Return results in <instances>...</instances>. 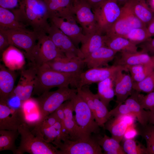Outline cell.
<instances>
[{
  "label": "cell",
  "mask_w": 154,
  "mask_h": 154,
  "mask_svg": "<svg viewBox=\"0 0 154 154\" xmlns=\"http://www.w3.org/2000/svg\"><path fill=\"white\" fill-rule=\"evenodd\" d=\"M78 80V78L75 76L54 70L45 63L37 68L32 95L39 96L55 87L70 85L77 88Z\"/></svg>",
  "instance_id": "6da1fadb"
},
{
  "label": "cell",
  "mask_w": 154,
  "mask_h": 154,
  "mask_svg": "<svg viewBox=\"0 0 154 154\" xmlns=\"http://www.w3.org/2000/svg\"><path fill=\"white\" fill-rule=\"evenodd\" d=\"M18 130L21 139L16 154H61L55 146L46 141L41 134L31 131L27 123L21 124Z\"/></svg>",
  "instance_id": "7a4b0ae2"
},
{
  "label": "cell",
  "mask_w": 154,
  "mask_h": 154,
  "mask_svg": "<svg viewBox=\"0 0 154 154\" xmlns=\"http://www.w3.org/2000/svg\"><path fill=\"white\" fill-rule=\"evenodd\" d=\"M21 17L27 25L37 33L44 32L49 24L50 14L46 3L43 0H24L20 9Z\"/></svg>",
  "instance_id": "3957f363"
},
{
  "label": "cell",
  "mask_w": 154,
  "mask_h": 154,
  "mask_svg": "<svg viewBox=\"0 0 154 154\" xmlns=\"http://www.w3.org/2000/svg\"><path fill=\"white\" fill-rule=\"evenodd\" d=\"M77 93V88L69 87L59 88L55 91L46 92L36 98L39 113V120L35 126L39 125L50 114L65 101L70 100Z\"/></svg>",
  "instance_id": "277c9868"
},
{
  "label": "cell",
  "mask_w": 154,
  "mask_h": 154,
  "mask_svg": "<svg viewBox=\"0 0 154 154\" xmlns=\"http://www.w3.org/2000/svg\"><path fill=\"white\" fill-rule=\"evenodd\" d=\"M70 100L75 113V119L83 138L89 139L92 134H99L100 126L86 103L78 93L75 94Z\"/></svg>",
  "instance_id": "5b68a950"
},
{
  "label": "cell",
  "mask_w": 154,
  "mask_h": 154,
  "mask_svg": "<svg viewBox=\"0 0 154 154\" xmlns=\"http://www.w3.org/2000/svg\"><path fill=\"white\" fill-rule=\"evenodd\" d=\"M36 43L27 58L30 64L37 68L56 58L66 56L44 32L38 33Z\"/></svg>",
  "instance_id": "8992f818"
},
{
  "label": "cell",
  "mask_w": 154,
  "mask_h": 154,
  "mask_svg": "<svg viewBox=\"0 0 154 154\" xmlns=\"http://www.w3.org/2000/svg\"><path fill=\"white\" fill-rule=\"evenodd\" d=\"M146 25L141 21L133 11L131 1L121 7V14L115 22L105 33L108 38L124 37L133 29Z\"/></svg>",
  "instance_id": "52a82bcc"
},
{
  "label": "cell",
  "mask_w": 154,
  "mask_h": 154,
  "mask_svg": "<svg viewBox=\"0 0 154 154\" xmlns=\"http://www.w3.org/2000/svg\"><path fill=\"white\" fill-rule=\"evenodd\" d=\"M95 15L98 32L105 33L119 16L121 7L116 0H105L92 9Z\"/></svg>",
  "instance_id": "ba28073f"
},
{
  "label": "cell",
  "mask_w": 154,
  "mask_h": 154,
  "mask_svg": "<svg viewBox=\"0 0 154 154\" xmlns=\"http://www.w3.org/2000/svg\"><path fill=\"white\" fill-rule=\"evenodd\" d=\"M7 36L10 45L23 49L27 58L30 55L35 45L38 33L26 28L0 29Z\"/></svg>",
  "instance_id": "9c48e42d"
},
{
  "label": "cell",
  "mask_w": 154,
  "mask_h": 154,
  "mask_svg": "<svg viewBox=\"0 0 154 154\" xmlns=\"http://www.w3.org/2000/svg\"><path fill=\"white\" fill-rule=\"evenodd\" d=\"M61 154H102V149L93 137L88 139H66L55 145Z\"/></svg>",
  "instance_id": "30bf717a"
},
{
  "label": "cell",
  "mask_w": 154,
  "mask_h": 154,
  "mask_svg": "<svg viewBox=\"0 0 154 154\" xmlns=\"http://www.w3.org/2000/svg\"><path fill=\"white\" fill-rule=\"evenodd\" d=\"M73 11L76 21L82 28L84 35L99 32L95 15L91 5L86 1L74 0Z\"/></svg>",
  "instance_id": "8fae6325"
},
{
  "label": "cell",
  "mask_w": 154,
  "mask_h": 154,
  "mask_svg": "<svg viewBox=\"0 0 154 154\" xmlns=\"http://www.w3.org/2000/svg\"><path fill=\"white\" fill-rule=\"evenodd\" d=\"M128 72L126 66L115 64L105 67L93 68L83 72L78 78V87L99 83L107 78L112 79L119 71Z\"/></svg>",
  "instance_id": "7c38bea8"
},
{
  "label": "cell",
  "mask_w": 154,
  "mask_h": 154,
  "mask_svg": "<svg viewBox=\"0 0 154 154\" xmlns=\"http://www.w3.org/2000/svg\"><path fill=\"white\" fill-rule=\"evenodd\" d=\"M56 46L69 58L79 57L84 59L80 49L74 44L70 38L51 23L46 31Z\"/></svg>",
  "instance_id": "4fadbf2b"
},
{
  "label": "cell",
  "mask_w": 154,
  "mask_h": 154,
  "mask_svg": "<svg viewBox=\"0 0 154 154\" xmlns=\"http://www.w3.org/2000/svg\"><path fill=\"white\" fill-rule=\"evenodd\" d=\"M37 68L30 64L28 68L21 70L18 84L10 97L15 96L22 101L31 97L34 88Z\"/></svg>",
  "instance_id": "5bb4252c"
},
{
  "label": "cell",
  "mask_w": 154,
  "mask_h": 154,
  "mask_svg": "<svg viewBox=\"0 0 154 154\" xmlns=\"http://www.w3.org/2000/svg\"><path fill=\"white\" fill-rule=\"evenodd\" d=\"M24 123L26 122L21 108H10L6 102L0 101V130H18Z\"/></svg>",
  "instance_id": "9a60e30c"
},
{
  "label": "cell",
  "mask_w": 154,
  "mask_h": 154,
  "mask_svg": "<svg viewBox=\"0 0 154 154\" xmlns=\"http://www.w3.org/2000/svg\"><path fill=\"white\" fill-rule=\"evenodd\" d=\"M46 64L54 70L73 74L78 78L85 64L84 59L80 57L69 58L66 56L56 58Z\"/></svg>",
  "instance_id": "2e32d148"
},
{
  "label": "cell",
  "mask_w": 154,
  "mask_h": 154,
  "mask_svg": "<svg viewBox=\"0 0 154 154\" xmlns=\"http://www.w3.org/2000/svg\"><path fill=\"white\" fill-rule=\"evenodd\" d=\"M51 23L68 37L74 44L78 48L79 44L84 38L82 28L76 21L56 17H50Z\"/></svg>",
  "instance_id": "e0dca14e"
},
{
  "label": "cell",
  "mask_w": 154,
  "mask_h": 154,
  "mask_svg": "<svg viewBox=\"0 0 154 154\" xmlns=\"http://www.w3.org/2000/svg\"><path fill=\"white\" fill-rule=\"evenodd\" d=\"M136 119L135 116L131 115L114 117L108 120L104 127L110 132L112 137L120 143L128 127L135 123Z\"/></svg>",
  "instance_id": "ac0fdd59"
},
{
  "label": "cell",
  "mask_w": 154,
  "mask_h": 154,
  "mask_svg": "<svg viewBox=\"0 0 154 154\" xmlns=\"http://www.w3.org/2000/svg\"><path fill=\"white\" fill-rule=\"evenodd\" d=\"M117 72L112 78L116 102L117 104L124 102L131 94L133 81L130 75L123 72Z\"/></svg>",
  "instance_id": "d6986e66"
},
{
  "label": "cell",
  "mask_w": 154,
  "mask_h": 154,
  "mask_svg": "<svg viewBox=\"0 0 154 154\" xmlns=\"http://www.w3.org/2000/svg\"><path fill=\"white\" fill-rule=\"evenodd\" d=\"M73 0H46L50 18L56 17L76 21L73 11Z\"/></svg>",
  "instance_id": "ffe728a7"
},
{
  "label": "cell",
  "mask_w": 154,
  "mask_h": 154,
  "mask_svg": "<svg viewBox=\"0 0 154 154\" xmlns=\"http://www.w3.org/2000/svg\"><path fill=\"white\" fill-rule=\"evenodd\" d=\"M117 52L105 46L92 52L84 59L89 68L108 66L115 58Z\"/></svg>",
  "instance_id": "44dd1931"
},
{
  "label": "cell",
  "mask_w": 154,
  "mask_h": 154,
  "mask_svg": "<svg viewBox=\"0 0 154 154\" xmlns=\"http://www.w3.org/2000/svg\"><path fill=\"white\" fill-rule=\"evenodd\" d=\"M15 71L0 65V101L7 102L15 88L16 78Z\"/></svg>",
  "instance_id": "7402d4cb"
},
{
  "label": "cell",
  "mask_w": 154,
  "mask_h": 154,
  "mask_svg": "<svg viewBox=\"0 0 154 154\" xmlns=\"http://www.w3.org/2000/svg\"><path fill=\"white\" fill-rule=\"evenodd\" d=\"M65 116L64 126L67 139L72 140L84 139L80 133L76 122L72 102L70 100H67L63 104Z\"/></svg>",
  "instance_id": "603a6c76"
},
{
  "label": "cell",
  "mask_w": 154,
  "mask_h": 154,
  "mask_svg": "<svg viewBox=\"0 0 154 154\" xmlns=\"http://www.w3.org/2000/svg\"><path fill=\"white\" fill-rule=\"evenodd\" d=\"M121 52V57L117 59L115 64L125 66L142 64L150 65L154 67L151 56L142 50L136 52Z\"/></svg>",
  "instance_id": "cb8c5ba5"
},
{
  "label": "cell",
  "mask_w": 154,
  "mask_h": 154,
  "mask_svg": "<svg viewBox=\"0 0 154 154\" xmlns=\"http://www.w3.org/2000/svg\"><path fill=\"white\" fill-rule=\"evenodd\" d=\"M2 59L5 66L13 71L21 69L25 63L23 54L17 47L11 45L3 52Z\"/></svg>",
  "instance_id": "d4e9b609"
},
{
  "label": "cell",
  "mask_w": 154,
  "mask_h": 154,
  "mask_svg": "<svg viewBox=\"0 0 154 154\" xmlns=\"http://www.w3.org/2000/svg\"><path fill=\"white\" fill-rule=\"evenodd\" d=\"M107 38L105 35L97 32L85 35L81 41L80 48L84 56V58L101 47L106 46Z\"/></svg>",
  "instance_id": "484cf974"
},
{
  "label": "cell",
  "mask_w": 154,
  "mask_h": 154,
  "mask_svg": "<svg viewBox=\"0 0 154 154\" xmlns=\"http://www.w3.org/2000/svg\"><path fill=\"white\" fill-rule=\"evenodd\" d=\"M139 92L133 89L131 94L124 103L135 116L139 123L145 125L148 123V113L147 110L146 111L142 108L140 104L138 97Z\"/></svg>",
  "instance_id": "4316f807"
},
{
  "label": "cell",
  "mask_w": 154,
  "mask_h": 154,
  "mask_svg": "<svg viewBox=\"0 0 154 154\" xmlns=\"http://www.w3.org/2000/svg\"><path fill=\"white\" fill-rule=\"evenodd\" d=\"M27 25L12 11L0 7V29L26 28Z\"/></svg>",
  "instance_id": "83f0119b"
},
{
  "label": "cell",
  "mask_w": 154,
  "mask_h": 154,
  "mask_svg": "<svg viewBox=\"0 0 154 154\" xmlns=\"http://www.w3.org/2000/svg\"><path fill=\"white\" fill-rule=\"evenodd\" d=\"M132 9L135 15L146 26L154 17V11L145 0H131Z\"/></svg>",
  "instance_id": "f1b7e54d"
},
{
  "label": "cell",
  "mask_w": 154,
  "mask_h": 154,
  "mask_svg": "<svg viewBox=\"0 0 154 154\" xmlns=\"http://www.w3.org/2000/svg\"><path fill=\"white\" fill-rule=\"evenodd\" d=\"M96 134L93 137L104 151L103 154H126L120 143L112 137H110L105 134L103 136Z\"/></svg>",
  "instance_id": "f546056e"
},
{
  "label": "cell",
  "mask_w": 154,
  "mask_h": 154,
  "mask_svg": "<svg viewBox=\"0 0 154 154\" xmlns=\"http://www.w3.org/2000/svg\"><path fill=\"white\" fill-rule=\"evenodd\" d=\"M106 46L117 52L123 51L130 52L138 51L137 45L124 37H107Z\"/></svg>",
  "instance_id": "4dcf8cb0"
},
{
  "label": "cell",
  "mask_w": 154,
  "mask_h": 154,
  "mask_svg": "<svg viewBox=\"0 0 154 154\" xmlns=\"http://www.w3.org/2000/svg\"><path fill=\"white\" fill-rule=\"evenodd\" d=\"M19 134L18 130H0V151L9 150L16 154L15 142Z\"/></svg>",
  "instance_id": "1f68e13d"
},
{
  "label": "cell",
  "mask_w": 154,
  "mask_h": 154,
  "mask_svg": "<svg viewBox=\"0 0 154 154\" xmlns=\"http://www.w3.org/2000/svg\"><path fill=\"white\" fill-rule=\"evenodd\" d=\"M40 132L46 141L54 145L66 139L60 120L53 126L43 129Z\"/></svg>",
  "instance_id": "d6a6232c"
},
{
  "label": "cell",
  "mask_w": 154,
  "mask_h": 154,
  "mask_svg": "<svg viewBox=\"0 0 154 154\" xmlns=\"http://www.w3.org/2000/svg\"><path fill=\"white\" fill-rule=\"evenodd\" d=\"M97 94L100 100L108 107L115 96L112 78H107L98 83Z\"/></svg>",
  "instance_id": "836d02e7"
},
{
  "label": "cell",
  "mask_w": 154,
  "mask_h": 154,
  "mask_svg": "<svg viewBox=\"0 0 154 154\" xmlns=\"http://www.w3.org/2000/svg\"><path fill=\"white\" fill-rule=\"evenodd\" d=\"M94 117L95 120L100 127H104L106 123L111 118L107 107L99 99L97 94L93 95Z\"/></svg>",
  "instance_id": "e575fe53"
},
{
  "label": "cell",
  "mask_w": 154,
  "mask_h": 154,
  "mask_svg": "<svg viewBox=\"0 0 154 154\" xmlns=\"http://www.w3.org/2000/svg\"><path fill=\"white\" fill-rule=\"evenodd\" d=\"M122 141L121 146L126 154H149L146 147L135 139Z\"/></svg>",
  "instance_id": "d590c367"
},
{
  "label": "cell",
  "mask_w": 154,
  "mask_h": 154,
  "mask_svg": "<svg viewBox=\"0 0 154 154\" xmlns=\"http://www.w3.org/2000/svg\"><path fill=\"white\" fill-rule=\"evenodd\" d=\"M124 37L137 45L148 40L151 37L147 27H144L133 29Z\"/></svg>",
  "instance_id": "8d00e7d4"
},
{
  "label": "cell",
  "mask_w": 154,
  "mask_h": 154,
  "mask_svg": "<svg viewBox=\"0 0 154 154\" xmlns=\"http://www.w3.org/2000/svg\"><path fill=\"white\" fill-rule=\"evenodd\" d=\"M133 88L140 92L148 93L154 91V70L141 81L133 82Z\"/></svg>",
  "instance_id": "74e56055"
},
{
  "label": "cell",
  "mask_w": 154,
  "mask_h": 154,
  "mask_svg": "<svg viewBox=\"0 0 154 154\" xmlns=\"http://www.w3.org/2000/svg\"><path fill=\"white\" fill-rule=\"evenodd\" d=\"M138 135H141L145 140L146 142L154 143V125L148 123L145 125H142L139 123L137 126L136 125Z\"/></svg>",
  "instance_id": "f35d334b"
},
{
  "label": "cell",
  "mask_w": 154,
  "mask_h": 154,
  "mask_svg": "<svg viewBox=\"0 0 154 154\" xmlns=\"http://www.w3.org/2000/svg\"><path fill=\"white\" fill-rule=\"evenodd\" d=\"M88 86L77 88V93L87 104L94 116V94Z\"/></svg>",
  "instance_id": "ab89813d"
},
{
  "label": "cell",
  "mask_w": 154,
  "mask_h": 154,
  "mask_svg": "<svg viewBox=\"0 0 154 154\" xmlns=\"http://www.w3.org/2000/svg\"><path fill=\"white\" fill-rule=\"evenodd\" d=\"M138 97L139 102L143 108L149 111L154 109V91L149 93L145 96L139 92Z\"/></svg>",
  "instance_id": "60d3db41"
},
{
  "label": "cell",
  "mask_w": 154,
  "mask_h": 154,
  "mask_svg": "<svg viewBox=\"0 0 154 154\" xmlns=\"http://www.w3.org/2000/svg\"><path fill=\"white\" fill-rule=\"evenodd\" d=\"M59 119L55 111L49 114L39 125L35 126L34 129L41 133L43 129L53 126Z\"/></svg>",
  "instance_id": "b9f144b4"
},
{
  "label": "cell",
  "mask_w": 154,
  "mask_h": 154,
  "mask_svg": "<svg viewBox=\"0 0 154 154\" xmlns=\"http://www.w3.org/2000/svg\"><path fill=\"white\" fill-rule=\"evenodd\" d=\"M24 0H0V7L11 10L13 12L21 9Z\"/></svg>",
  "instance_id": "7bdbcfd3"
},
{
  "label": "cell",
  "mask_w": 154,
  "mask_h": 154,
  "mask_svg": "<svg viewBox=\"0 0 154 154\" xmlns=\"http://www.w3.org/2000/svg\"><path fill=\"white\" fill-rule=\"evenodd\" d=\"M109 114L111 117L127 115L135 116L131 112L127 105L123 103L118 104V105L115 108L109 111Z\"/></svg>",
  "instance_id": "ee69618b"
},
{
  "label": "cell",
  "mask_w": 154,
  "mask_h": 154,
  "mask_svg": "<svg viewBox=\"0 0 154 154\" xmlns=\"http://www.w3.org/2000/svg\"><path fill=\"white\" fill-rule=\"evenodd\" d=\"M153 70V66L150 65H146L142 72L138 74L131 77L133 82H139L143 79Z\"/></svg>",
  "instance_id": "f6af8a7d"
},
{
  "label": "cell",
  "mask_w": 154,
  "mask_h": 154,
  "mask_svg": "<svg viewBox=\"0 0 154 154\" xmlns=\"http://www.w3.org/2000/svg\"><path fill=\"white\" fill-rule=\"evenodd\" d=\"M138 135V133L136 125L135 123L133 124L128 127L124 134L122 141L135 139Z\"/></svg>",
  "instance_id": "bcb514c9"
},
{
  "label": "cell",
  "mask_w": 154,
  "mask_h": 154,
  "mask_svg": "<svg viewBox=\"0 0 154 154\" xmlns=\"http://www.w3.org/2000/svg\"><path fill=\"white\" fill-rule=\"evenodd\" d=\"M22 102L17 97L13 96L9 97L7 103L10 108L19 109H21Z\"/></svg>",
  "instance_id": "7dc6e473"
},
{
  "label": "cell",
  "mask_w": 154,
  "mask_h": 154,
  "mask_svg": "<svg viewBox=\"0 0 154 154\" xmlns=\"http://www.w3.org/2000/svg\"><path fill=\"white\" fill-rule=\"evenodd\" d=\"M142 50L148 53L154 54V38L150 39L142 43L140 45Z\"/></svg>",
  "instance_id": "c3c4849f"
},
{
  "label": "cell",
  "mask_w": 154,
  "mask_h": 154,
  "mask_svg": "<svg viewBox=\"0 0 154 154\" xmlns=\"http://www.w3.org/2000/svg\"><path fill=\"white\" fill-rule=\"evenodd\" d=\"M10 45L8 38L5 34L0 30V50L3 52Z\"/></svg>",
  "instance_id": "681fc988"
},
{
  "label": "cell",
  "mask_w": 154,
  "mask_h": 154,
  "mask_svg": "<svg viewBox=\"0 0 154 154\" xmlns=\"http://www.w3.org/2000/svg\"><path fill=\"white\" fill-rule=\"evenodd\" d=\"M91 6L93 9L101 4L105 0H85Z\"/></svg>",
  "instance_id": "f907efd6"
},
{
  "label": "cell",
  "mask_w": 154,
  "mask_h": 154,
  "mask_svg": "<svg viewBox=\"0 0 154 154\" xmlns=\"http://www.w3.org/2000/svg\"><path fill=\"white\" fill-rule=\"evenodd\" d=\"M147 29L150 36H154V17L152 21L148 25Z\"/></svg>",
  "instance_id": "816d5d0a"
},
{
  "label": "cell",
  "mask_w": 154,
  "mask_h": 154,
  "mask_svg": "<svg viewBox=\"0 0 154 154\" xmlns=\"http://www.w3.org/2000/svg\"><path fill=\"white\" fill-rule=\"evenodd\" d=\"M147 111L149 115L148 123L154 125V109L151 111L148 110Z\"/></svg>",
  "instance_id": "f5cc1de1"
},
{
  "label": "cell",
  "mask_w": 154,
  "mask_h": 154,
  "mask_svg": "<svg viewBox=\"0 0 154 154\" xmlns=\"http://www.w3.org/2000/svg\"><path fill=\"white\" fill-rule=\"evenodd\" d=\"M150 7L154 11V0H148Z\"/></svg>",
  "instance_id": "db71d44e"
},
{
  "label": "cell",
  "mask_w": 154,
  "mask_h": 154,
  "mask_svg": "<svg viewBox=\"0 0 154 154\" xmlns=\"http://www.w3.org/2000/svg\"><path fill=\"white\" fill-rule=\"evenodd\" d=\"M118 3L119 2L120 3H124V4L126 3L131 0H116Z\"/></svg>",
  "instance_id": "11a10c76"
},
{
  "label": "cell",
  "mask_w": 154,
  "mask_h": 154,
  "mask_svg": "<svg viewBox=\"0 0 154 154\" xmlns=\"http://www.w3.org/2000/svg\"><path fill=\"white\" fill-rule=\"evenodd\" d=\"M151 57L152 59V61H153V62L154 64V55L152 56H151Z\"/></svg>",
  "instance_id": "9f6ffc18"
},
{
  "label": "cell",
  "mask_w": 154,
  "mask_h": 154,
  "mask_svg": "<svg viewBox=\"0 0 154 154\" xmlns=\"http://www.w3.org/2000/svg\"><path fill=\"white\" fill-rule=\"evenodd\" d=\"M43 0L44 1L46 2V0Z\"/></svg>",
  "instance_id": "6f0895ef"
}]
</instances>
